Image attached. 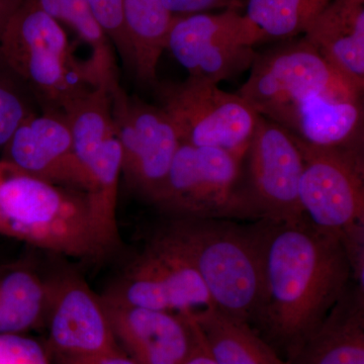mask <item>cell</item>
<instances>
[{"mask_svg":"<svg viewBox=\"0 0 364 364\" xmlns=\"http://www.w3.org/2000/svg\"><path fill=\"white\" fill-rule=\"evenodd\" d=\"M0 232L72 257L104 255L93 233L85 195H72L6 163L0 176Z\"/></svg>","mask_w":364,"mask_h":364,"instance_id":"cell-4","label":"cell"},{"mask_svg":"<svg viewBox=\"0 0 364 364\" xmlns=\"http://www.w3.org/2000/svg\"><path fill=\"white\" fill-rule=\"evenodd\" d=\"M265 220L167 217L152 235L166 242L195 267L215 309L250 323L262 286Z\"/></svg>","mask_w":364,"mask_h":364,"instance_id":"cell-2","label":"cell"},{"mask_svg":"<svg viewBox=\"0 0 364 364\" xmlns=\"http://www.w3.org/2000/svg\"><path fill=\"white\" fill-rule=\"evenodd\" d=\"M44 326L50 359L95 355L121 348L105 309L82 279L67 274L49 284Z\"/></svg>","mask_w":364,"mask_h":364,"instance_id":"cell-13","label":"cell"},{"mask_svg":"<svg viewBox=\"0 0 364 364\" xmlns=\"http://www.w3.org/2000/svg\"><path fill=\"white\" fill-rule=\"evenodd\" d=\"M312 91L346 98L363 95L303 38L257 54L238 95L267 117Z\"/></svg>","mask_w":364,"mask_h":364,"instance_id":"cell-10","label":"cell"},{"mask_svg":"<svg viewBox=\"0 0 364 364\" xmlns=\"http://www.w3.org/2000/svg\"><path fill=\"white\" fill-rule=\"evenodd\" d=\"M331 0H248L246 16L267 40L304 35Z\"/></svg>","mask_w":364,"mask_h":364,"instance_id":"cell-24","label":"cell"},{"mask_svg":"<svg viewBox=\"0 0 364 364\" xmlns=\"http://www.w3.org/2000/svg\"><path fill=\"white\" fill-rule=\"evenodd\" d=\"M218 364H287L249 323L213 309L195 318Z\"/></svg>","mask_w":364,"mask_h":364,"instance_id":"cell-21","label":"cell"},{"mask_svg":"<svg viewBox=\"0 0 364 364\" xmlns=\"http://www.w3.org/2000/svg\"><path fill=\"white\" fill-rule=\"evenodd\" d=\"M262 286L250 323L261 338L289 360L317 331L354 279L339 235L314 225L265 220Z\"/></svg>","mask_w":364,"mask_h":364,"instance_id":"cell-1","label":"cell"},{"mask_svg":"<svg viewBox=\"0 0 364 364\" xmlns=\"http://www.w3.org/2000/svg\"><path fill=\"white\" fill-rule=\"evenodd\" d=\"M124 28L132 50V69L139 81L147 85L157 82V67L174 16L162 0H122Z\"/></svg>","mask_w":364,"mask_h":364,"instance_id":"cell-20","label":"cell"},{"mask_svg":"<svg viewBox=\"0 0 364 364\" xmlns=\"http://www.w3.org/2000/svg\"><path fill=\"white\" fill-rule=\"evenodd\" d=\"M0 60L26 87L47 102L51 111L102 83L117 81L92 58L74 57L65 31L38 0H25L0 39Z\"/></svg>","mask_w":364,"mask_h":364,"instance_id":"cell-3","label":"cell"},{"mask_svg":"<svg viewBox=\"0 0 364 364\" xmlns=\"http://www.w3.org/2000/svg\"><path fill=\"white\" fill-rule=\"evenodd\" d=\"M293 138L303 158L299 203L304 215L339 235L347 252L363 248V147L318 148Z\"/></svg>","mask_w":364,"mask_h":364,"instance_id":"cell-5","label":"cell"},{"mask_svg":"<svg viewBox=\"0 0 364 364\" xmlns=\"http://www.w3.org/2000/svg\"><path fill=\"white\" fill-rule=\"evenodd\" d=\"M104 296L124 305L193 318L215 309L195 267L154 235Z\"/></svg>","mask_w":364,"mask_h":364,"instance_id":"cell-9","label":"cell"},{"mask_svg":"<svg viewBox=\"0 0 364 364\" xmlns=\"http://www.w3.org/2000/svg\"><path fill=\"white\" fill-rule=\"evenodd\" d=\"M363 97L312 91L268 114L291 135L318 148L363 147Z\"/></svg>","mask_w":364,"mask_h":364,"instance_id":"cell-16","label":"cell"},{"mask_svg":"<svg viewBox=\"0 0 364 364\" xmlns=\"http://www.w3.org/2000/svg\"><path fill=\"white\" fill-rule=\"evenodd\" d=\"M90 4L95 18L109 38L116 46L124 63L132 67V50L123 18L122 0H86Z\"/></svg>","mask_w":364,"mask_h":364,"instance_id":"cell-27","label":"cell"},{"mask_svg":"<svg viewBox=\"0 0 364 364\" xmlns=\"http://www.w3.org/2000/svg\"><path fill=\"white\" fill-rule=\"evenodd\" d=\"M52 359L55 364H136L122 348L95 355Z\"/></svg>","mask_w":364,"mask_h":364,"instance_id":"cell-30","label":"cell"},{"mask_svg":"<svg viewBox=\"0 0 364 364\" xmlns=\"http://www.w3.org/2000/svg\"><path fill=\"white\" fill-rule=\"evenodd\" d=\"M157 90L160 107L181 144L245 156L260 114L238 93L189 76L182 82L159 85Z\"/></svg>","mask_w":364,"mask_h":364,"instance_id":"cell-7","label":"cell"},{"mask_svg":"<svg viewBox=\"0 0 364 364\" xmlns=\"http://www.w3.org/2000/svg\"><path fill=\"white\" fill-rule=\"evenodd\" d=\"M243 159L181 144L154 205L167 217L255 221L244 191Z\"/></svg>","mask_w":364,"mask_h":364,"instance_id":"cell-6","label":"cell"},{"mask_svg":"<svg viewBox=\"0 0 364 364\" xmlns=\"http://www.w3.org/2000/svg\"><path fill=\"white\" fill-rule=\"evenodd\" d=\"M112 95L122 173L134 191L154 203L164 188L181 141L161 107L129 97L119 82Z\"/></svg>","mask_w":364,"mask_h":364,"instance_id":"cell-12","label":"cell"},{"mask_svg":"<svg viewBox=\"0 0 364 364\" xmlns=\"http://www.w3.org/2000/svg\"><path fill=\"white\" fill-rule=\"evenodd\" d=\"M304 38L355 90H364V0H331Z\"/></svg>","mask_w":364,"mask_h":364,"instance_id":"cell-17","label":"cell"},{"mask_svg":"<svg viewBox=\"0 0 364 364\" xmlns=\"http://www.w3.org/2000/svg\"><path fill=\"white\" fill-rule=\"evenodd\" d=\"M182 364H218L212 354H210V350H208L205 341H203L200 329H198V341H196L193 351L191 352L188 358Z\"/></svg>","mask_w":364,"mask_h":364,"instance_id":"cell-31","label":"cell"},{"mask_svg":"<svg viewBox=\"0 0 364 364\" xmlns=\"http://www.w3.org/2000/svg\"><path fill=\"white\" fill-rule=\"evenodd\" d=\"M172 16L208 13L213 9H239V0H162Z\"/></svg>","mask_w":364,"mask_h":364,"instance_id":"cell-29","label":"cell"},{"mask_svg":"<svg viewBox=\"0 0 364 364\" xmlns=\"http://www.w3.org/2000/svg\"><path fill=\"white\" fill-rule=\"evenodd\" d=\"M287 364H364V287L355 280Z\"/></svg>","mask_w":364,"mask_h":364,"instance_id":"cell-18","label":"cell"},{"mask_svg":"<svg viewBox=\"0 0 364 364\" xmlns=\"http://www.w3.org/2000/svg\"><path fill=\"white\" fill-rule=\"evenodd\" d=\"M114 83H102L64 107L74 151L85 167L91 158L109 139L116 136L112 114Z\"/></svg>","mask_w":364,"mask_h":364,"instance_id":"cell-23","label":"cell"},{"mask_svg":"<svg viewBox=\"0 0 364 364\" xmlns=\"http://www.w3.org/2000/svg\"><path fill=\"white\" fill-rule=\"evenodd\" d=\"M4 163L28 176L53 184L85 189L87 169L81 164L63 112L33 114L4 146Z\"/></svg>","mask_w":364,"mask_h":364,"instance_id":"cell-15","label":"cell"},{"mask_svg":"<svg viewBox=\"0 0 364 364\" xmlns=\"http://www.w3.org/2000/svg\"><path fill=\"white\" fill-rule=\"evenodd\" d=\"M40 6L58 23H65L92 49V58L102 68L116 72L111 42L86 0H38Z\"/></svg>","mask_w":364,"mask_h":364,"instance_id":"cell-25","label":"cell"},{"mask_svg":"<svg viewBox=\"0 0 364 364\" xmlns=\"http://www.w3.org/2000/svg\"><path fill=\"white\" fill-rule=\"evenodd\" d=\"M25 0H0V39Z\"/></svg>","mask_w":364,"mask_h":364,"instance_id":"cell-32","label":"cell"},{"mask_svg":"<svg viewBox=\"0 0 364 364\" xmlns=\"http://www.w3.org/2000/svg\"><path fill=\"white\" fill-rule=\"evenodd\" d=\"M25 88L0 60V148H4L18 127L35 114Z\"/></svg>","mask_w":364,"mask_h":364,"instance_id":"cell-26","label":"cell"},{"mask_svg":"<svg viewBox=\"0 0 364 364\" xmlns=\"http://www.w3.org/2000/svg\"><path fill=\"white\" fill-rule=\"evenodd\" d=\"M102 299L117 344L136 364H182L193 351L195 318Z\"/></svg>","mask_w":364,"mask_h":364,"instance_id":"cell-14","label":"cell"},{"mask_svg":"<svg viewBox=\"0 0 364 364\" xmlns=\"http://www.w3.org/2000/svg\"><path fill=\"white\" fill-rule=\"evenodd\" d=\"M49 282L21 263L0 267V334H23L44 325Z\"/></svg>","mask_w":364,"mask_h":364,"instance_id":"cell-22","label":"cell"},{"mask_svg":"<svg viewBox=\"0 0 364 364\" xmlns=\"http://www.w3.org/2000/svg\"><path fill=\"white\" fill-rule=\"evenodd\" d=\"M0 364H51L42 344L23 334H0Z\"/></svg>","mask_w":364,"mask_h":364,"instance_id":"cell-28","label":"cell"},{"mask_svg":"<svg viewBox=\"0 0 364 364\" xmlns=\"http://www.w3.org/2000/svg\"><path fill=\"white\" fill-rule=\"evenodd\" d=\"M301 172L303 158L293 136L260 116L243 159L244 191L255 221L305 217L299 203Z\"/></svg>","mask_w":364,"mask_h":364,"instance_id":"cell-11","label":"cell"},{"mask_svg":"<svg viewBox=\"0 0 364 364\" xmlns=\"http://www.w3.org/2000/svg\"><path fill=\"white\" fill-rule=\"evenodd\" d=\"M86 205L93 233L102 253L121 246L117 219V189L122 174V149L116 136L98 149L86 166Z\"/></svg>","mask_w":364,"mask_h":364,"instance_id":"cell-19","label":"cell"},{"mask_svg":"<svg viewBox=\"0 0 364 364\" xmlns=\"http://www.w3.org/2000/svg\"><path fill=\"white\" fill-rule=\"evenodd\" d=\"M263 42L259 31L239 9L219 14L174 16L167 48L189 77L219 85L252 66Z\"/></svg>","mask_w":364,"mask_h":364,"instance_id":"cell-8","label":"cell"}]
</instances>
